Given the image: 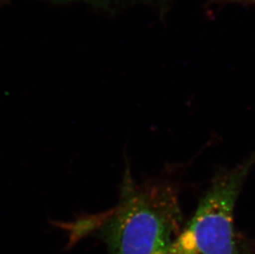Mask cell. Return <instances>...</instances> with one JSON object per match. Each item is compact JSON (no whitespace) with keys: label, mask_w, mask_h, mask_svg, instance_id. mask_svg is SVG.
I'll return each instance as SVG.
<instances>
[{"label":"cell","mask_w":255,"mask_h":254,"mask_svg":"<svg viewBox=\"0 0 255 254\" xmlns=\"http://www.w3.org/2000/svg\"><path fill=\"white\" fill-rule=\"evenodd\" d=\"M118 206L97 228L110 254H168L182 230L178 192L171 182H136L127 168Z\"/></svg>","instance_id":"6da1fadb"},{"label":"cell","mask_w":255,"mask_h":254,"mask_svg":"<svg viewBox=\"0 0 255 254\" xmlns=\"http://www.w3.org/2000/svg\"><path fill=\"white\" fill-rule=\"evenodd\" d=\"M255 156L218 173L193 218L181 230L168 254H248L234 222V211Z\"/></svg>","instance_id":"7a4b0ae2"}]
</instances>
